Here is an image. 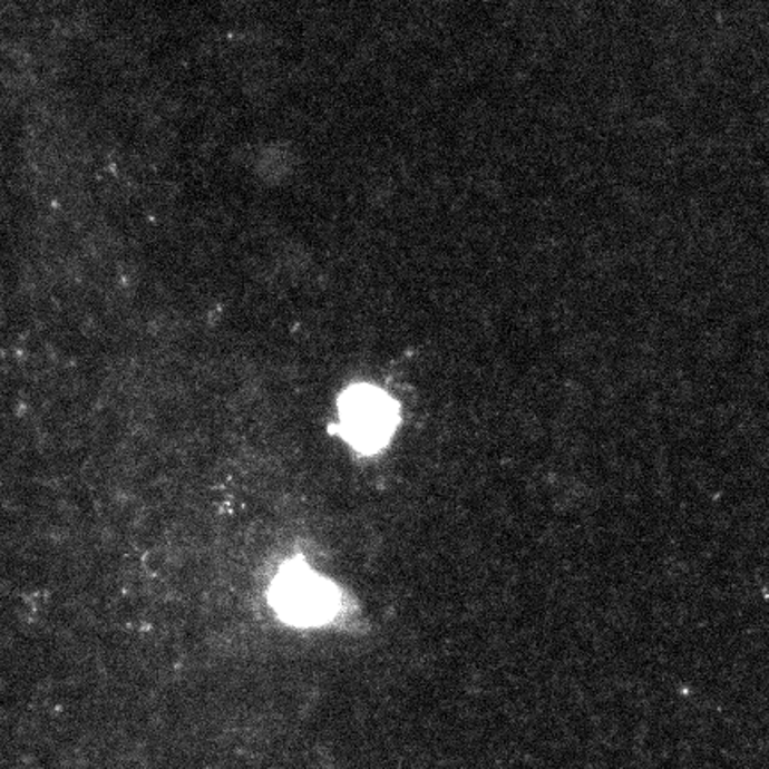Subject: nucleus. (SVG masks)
Listing matches in <instances>:
<instances>
[{
	"label": "nucleus",
	"instance_id": "nucleus-1",
	"mask_svg": "<svg viewBox=\"0 0 769 769\" xmlns=\"http://www.w3.org/2000/svg\"><path fill=\"white\" fill-rule=\"evenodd\" d=\"M342 435L362 452H377L387 446L398 426V405L389 393L359 384L341 399Z\"/></svg>",
	"mask_w": 769,
	"mask_h": 769
},
{
	"label": "nucleus",
	"instance_id": "nucleus-2",
	"mask_svg": "<svg viewBox=\"0 0 769 769\" xmlns=\"http://www.w3.org/2000/svg\"><path fill=\"white\" fill-rule=\"evenodd\" d=\"M273 604L289 622L321 624L335 611L337 592L309 568L291 566L274 583Z\"/></svg>",
	"mask_w": 769,
	"mask_h": 769
}]
</instances>
